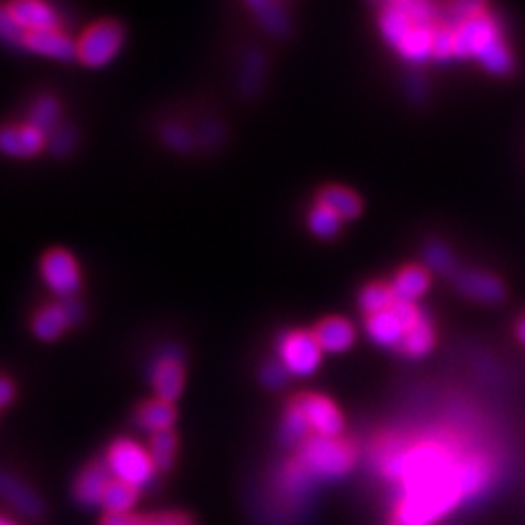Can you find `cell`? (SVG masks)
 <instances>
[{
  "mask_svg": "<svg viewBox=\"0 0 525 525\" xmlns=\"http://www.w3.org/2000/svg\"><path fill=\"white\" fill-rule=\"evenodd\" d=\"M381 475L396 484L388 525H436L493 480L484 453H458L442 440L381 455Z\"/></svg>",
  "mask_w": 525,
  "mask_h": 525,
  "instance_id": "obj_1",
  "label": "cell"
},
{
  "mask_svg": "<svg viewBox=\"0 0 525 525\" xmlns=\"http://www.w3.org/2000/svg\"><path fill=\"white\" fill-rule=\"evenodd\" d=\"M296 460L315 482L337 480V477H344L353 469L355 449L342 438H324L313 434L298 447Z\"/></svg>",
  "mask_w": 525,
  "mask_h": 525,
  "instance_id": "obj_2",
  "label": "cell"
},
{
  "mask_svg": "<svg viewBox=\"0 0 525 525\" xmlns=\"http://www.w3.org/2000/svg\"><path fill=\"white\" fill-rule=\"evenodd\" d=\"M103 462L108 466L112 480L136 486L138 490L154 482L158 473L149 449L130 438H116L105 451Z\"/></svg>",
  "mask_w": 525,
  "mask_h": 525,
  "instance_id": "obj_3",
  "label": "cell"
},
{
  "mask_svg": "<svg viewBox=\"0 0 525 525\" xmlns=\"http://www.w3.org/2000/svg\"><path fill=\"white\" fill-rule=\"evenodd\" d=\"M125 29L116 20H97L77 40V60L88 68H101L119 53Z\"/></svg>",
  "mask_w": 525,
  "mask_h": 525,
  "instance_id": "obj_4",
  "label": "cell"
},
{
  "mask_svg": "<svg viewBox=\"0 0 525 525\" xmlns=\"http://www.w3.org/2000/svg\"><path fill=\"white\" fill-rule=\"evenodd\" d=\"M322 348L313 333L289 331L278 337V361L289 375L309 377L320 366Z\"/></svg>",
  "mask_w": 525,
  "mask_h": 525,
  "instance_id": "obj_5",
  "label": "cell"
},
{
  "mask_svg": "<svg viewBox=\"0 0 525 525\" xmlns=\"http://www.w3.org/2000/svg\"><path fill=\"white\" fill-rule=\"evenodd\" d=\"M40 272L46 287H49L60 300L75 298L81 289V272L75 261V256L62 250L53 248L42 256Z\"/></svg>",
  "mask_w": 525,
  "mask_h": 525,
  "instance_id": "obj_6",
  "label": "cell"
},
{
  "mask_svg": "<svg viewBox=\"0 0 525 525\" xmlns=\"http://www.w3.org/2000/svg\"><path fill=\"white\" fill-rule=\"evenodd\" d=\"M81 315H84V307L79 305L77 298L49 302V305H42L33 313L31 329L40 340L53 342L68 329V326L77 324Z\"/></svg>",
  "mask_w": 525,
  "mask_h": 525,
  "instance_id": "obj_7",
  "label": "cell"
},
{
  "mask_svg": "<svg viewBox=\"0 0 525 525\" xmlns=\"http://www.w3.org/2000/svg\"><path fill=\"white\" fill-rule=\"evenodd\" d=\"M453 55L455 57H480L490 44L501 40L495 20L482 14L462 22L453 29Z\"/></svg>",
  "mask_w": 525,
  "mask_h": 525,
  "instance_id": "obj_8",
  "label": "cell"
},
{
  "mask_svg": "<svg viewBox=\"0 0 525 525\" xmlns=\"http://www.w3.org/2000/svg\"><path fill=\"white\" fill-rule=\"evenodd\" d=\"M294 403L300 407L305 414L309 429L315 436L324 438H337L344 429V418L337 410L335 403L320 394H300L294 399Z\"/></svg>",
  "mask_w": 525,
  "mask_h": 525,
  "instance_id": "obj_9",
  "label": "cell"
},
{
  "mask_svg": "<svg viewBox=\"0 0 525 525\" xmlns=\"http://www.w3.org/2000/svg\"><path fill=\"white\" fill-rule=\"evenodd\" d=\"M0 501L11 510H16L20 517L38 521L44 517L46 506L42 497L35 490L9 471H0Z\"/></svg>",
  "mask_w": 525,
  "mask_h": 525,
  "instance_id": "obj_10",
  "label": "cell"
},
{
  "mask_svg": "<svg viewBox=\"0 0 525 525\" xmlns=\"http://www.w3.org/2000/svg\"><path fill=\"white\" fill-rule=\"evenodd\" d=\"M184 379V361L175 350H165L151 368V385L156 390V399L173 403L184 390Z\"/></svg>",
  "mask_w": 525,
  "mask_h": 525,
  "instance_id": "obj_11",
  "label": "cell"
},
{
  "mask_svg": "<svg viewBox=\"0 0 525 525\" xmlns=\"http://www.w3.org/2000/svg\"><path fill=\"white\" fill-rule=\"evenodd\" d=\"M110 482H112V475L108 471V466H105L103 458L92 460L75 477V484H73L75 501L84 508H101L103 495L105 490H108Z\"/></svg>",
  "mask_w": 525,
  "mask_h": 525,
  "instance_id": "obj_12",
  "label": "cell"
},
{
  "mask_svg": "<svg viewBox=\"0 0 525 525\" xmlns=\"http://www.w3.org/2000/svg\"><path fill=\"white\" fill-rule=\"evenodd\" d=\"M22 49L44 57H53V60H60V62L77 60V42L70 40L62 27L25 33V38H22Z\"/></svg>",
  "mask_w": 525,
  "mask_h": 525,
  "instance_id": "obj_13",
  "label": "cell"
},
{
  "mask_svg": "<svg viewBox=\"0 0 525 525\" xmlns=\"http://www.w3.org/2000/svg\"><path fill=\"white\" fill-rule=\"evenodd\" d=\"M7 11L11 20L25 33L60 27L57 9L53 5L42 3V0H18V3H9Z\"/></svg>",
  "mask_w": 525,
  "mask_h": 525,
  "instance_id": "obj_14",
  "label": "cell"
},
{
  "mask_svg": "<svg viewBox=\"0 0 525 525\" xmlns=\"http://www.w3.org/2000/svg\"><path fill=\"white\" fill-rule=\"evenodd\" d=\"M455 287H458L460 294H464L466 298L480 302H499L506 294L499 278L475 270H466L455 276Z\"/></svg>",
  "mask_w": 525,
  "mask_h": 525,
  "instance_id": "obj_15",
  "label": "cell"
},
{
  "mask_svg": "<svg viewBox=\"0 0 525 525\" xmlns=\"http://www.w3.org/2000/svg\"><path fill=\"white\" fill-rule=\"evenodd\" d=\"M366 329L372 340H375L379 346H388V348H399L407 335V326L403 324L399 313L394 309L370 315L366 320Z\"/></svg>",
  "mask_w": 525,
  "mask_h": 525,
  "instance_id": "obj_16",
  "label": "cell"
},
{
  "mask_svg": "<svg viewBox=\"0 0 525 525\" xmlns=\"http://www.w3.org/2000/svg\"><path fill=\"white\" fill-rule=\"evenodd\" d=\"M178 410L175 405L162 399H151L140 403L134 410V420L140 429L149 431V434H158V431H167L173 427Z\"/></svg>",
  "mask_w": 525,
  "mask_h": 525,
  "instance_id": "obj_17",
  "label": "cell"
},
{
  "mask_svg": "<svg viewBox=\"0 0 525 525\" xmlns=\"http://www.w3.org/2000/svg\"><path fill=\"white\" fill-rule=\"evenodd\" d=\"M315 340H318L322 350H329V353H342L350 344L355 342V331L346 320L342 318H329L322 320L315 326Z\"/></svg>",
  "mask_w": 525,
  "mask_h": 525,
  "instance_id": "obj_18",
  "label": "cell"
},
{
  "mask_svg": "<svg viewBox=\"0 0 525 525\" xmlns=\"http://www.w3.org/2000/svg\"><path fill=\"white\" fill-rule=\"evenodd\" d=\"M379 29L383 33L385 42L394 49H399L401 42L410 35V31L414 29L412 20L407 18L405 11L399 7V3H390L381 9V16H379Z\"/></svg>",
  "mask_w": 525,
  "mask_h": 525,
  "instance_id": "obj_19",
  "label": "cell"
},
{
  "mask_svg": "<svg viewBox=\"0 0 525 525\" xmlns=\"http://www.w3.org/2000/svg\"><path fill=\"white\" fill-rule=\"evenodd\" d=\"M248 7L254 11L259 25L265 31L276 35V38H285V35L291 31V20L285 5L270 3V0H259V3H250Z\"/></svg>",
  "mask_w": 525,
  "mask_h": 525,
  "instance_id": "obj_20",
  "label": "cell"
},
{
  "mask_svg": "<svg viewBox=\"0 0 525 525\" xmlns=\"http://www.w3.org/2000/svg\"><path fill=\"white\" fill-rule=\"evenodd\" d=\"M390 287L394 291L396 300L414 302L429 289V274L423 270V267H416V265L405 267L403 272L396 274L394 283Z\"/></svg>",
  "mask_w": 525,
  "mask_h": 525,
  "instance_id": "obj_21",
  "label": "cell"
},
{
  "mask_svg": "<svg viewBox=\"0 0 525 525\" xmlns=\"http://www.w3.org/2000/svg\"><path fill=\"white\" fill-rule=\"evenodd\" d=\"M138 499H140V490L136 486L112 480L103 495L101 508L105 510V515H130L134 506L138 504Z\"/></svg>",
  "mask_w": 525,
  "mask_h": 525,
  "instance_id": "obj_22",
  "label": "cell"
},
{
  "mask_svg": "<svg viewBox=\"0 0 525 525\" xmlns=\"http://www.w3.org/2000/svg\"><path fill=\"white\" fill-rule=\"evenodd\" d=\"M340 219H355L361 213V200L344 186H326L320 193V202Z\"/></svg>",
  "mask_w": 525,
  "mask_h": 525,
  "instance_id": "obj_23",
  "label": "cell"
},
{
  "mask_svg": "<svg viewBox=\"0 0 525 525\" xmlns=\"http://www.w3.org/2000/svg\"><path fill=\"white\" fill-rule=\"evenodd\" d=\"M309 423L300 407L291 401V405L285 410L283 425H280V445L287 449H298L302 442L309 438Z\"/></svg>",
  "mask_w": 525,
  "mask_h": 525,
  "instance_id": "obj_24",
  "label": "cell"
},
{
  "mask_svg": "<svg viewBox=\"0 0 525 525\" xmlns=\"http://www.w3.org/2000/svg\"><path fill=\"white\" fill-rule=\"evenodd\" d=\"M434 31L436 29L414 27L396 51H399L401 57H405V60L412 64L427 62L429 57H434Z\"/></svg>",
  "mask_w": 525,
  "mask_h": 525,
  "instance_id": "obj_25",
  "label": "cell"
},
{
  "mask_svg": "<svg viewBox=\"0 0 525 525\" xmlns=\"http://www.w3.org/2000/svg\"><path fill=\"white\" fill-rule=\"evenodd\" d=\"M149 455L154 460L158 473H167L175 464V453H178V434L173 429L158 431L149 438Z\"/></svg>",
  "mask_w": 525,
  "mask_h": 525,
  "instance_id": "obj_26",
  "label": "cell"
},
{
  "mask_svg": "<svg viewBox=\"0 0 525 525\" xmlns=\"http://www.w3.org/2000/svg\"><path fill=\"white\" fill-rule=\"evenodd\" d=\"M60 116H62V105L51 95H42L33 101L29 123L35 127H40L42 132L51 134L60 127Z\"/></svg>",
  "mask_w": 525,
  "mask_h": 525,
  "instance_id": "obj_27",
  "label": "cell"
},
{
  "mask_svg": "<svg viewBox=\"0 0 525 525\" xmlns=\"http://www.w3.org/2000/svg\"><path fill=\"white\" fill-rule=\"evenodd\" d=\"M394 302H396L394 291L390 285H385V283H372L361 289V294H359V307L368 315V318L370 315H377V313L392 309Z\"/></svg>",
  "mask_w": 525,
  "mask_h": 525,
  "instance_id": "obj_28",
  "label": "cell"
},
{
  "mask_svg": "<svg viewBox=\"0 0 525 525\" xmlns=\"http://www.w3.org/2000/svg\"><path fill=\"white\" fill-rule=\"evenodd\" d=\"M434 326H431V320L427 318L425 322H420L414 326L412 331H407L403 344L399 346L407 357H423L427 355L431 346H434Z\"/></svg>",
  "mask_w": 525,
  "mask_h": 525,
  "instance_id": "obj_29",
  "label": "cell"
},
{
  "mask_svg": "<svg viewBox=\"0 0 525 525\" xmlns=\"http://www.w3.org/2000/svg\"><path fill=\"white\" fill-rule=\"evenodd\" d=\"M309 228L315 237L333 239L335 235H340L342 219L337 217L333 210L318 204V206H313V210L309 213Z\"/></svg>",
  "mask_w": 525,
  "mask_h": 525,
  "instance_id": "obj_30",
  "label": "cell"
},
{
  "mask_svg": "<svg viewBox=\"0 0 525 525\" xmlns=\"http://www.w3.org/2000/svg\"><path fill=\"white\" fill-rule=\"evenodd\" d=\"M477 60H480L488 73H493V75H506V73H510V68H512V57L506 49V44L501 40L490 44L488 49L482 51V55L477 57Z\"/></svg>",
  "mask_w": 525,
  "mask_h": 525,
  "instance_id": "obj_31",
  "label": "cell"
},
{
  "mask_svg": "<svg viewBox=\"0 0 525 525\" xmlns=\"http://www.w3.org/2000/svg\"><path fill=\"white\" fill-rule=\"evenodd\" d=\"M423 256L429 270H434L436 274L449 276L455 272V256L445 243H429Z\"/></svg>",
  "mask_w": 525,
  "mask_h": 525,
  "instance_id": "obj_32",
  "label": "cell"
},
{
  "mask_svg": "<svg viewBox=\"0 0 525 525\" xmlns=\"http://www.w3.org/2000/svg\"><path fill=\"white\" fill-rule=\"evenodd\" d=\"M263 68H265V60L259 53H252L248 55V60H245V73H243V92H254L259 88L261 79H263Z\"/></svg>",
  "mask_w": 525,
  "mask_h": 525,
  "instance_id": "obj_33",
  "label": "cell"
},
{
  "mask_svg": "<svg viewBox=\"0 0 525 525\" xmlns=\"http://www.w3.org/2000/svg\"><path fill=\"white\" fill-rule=\"evenodd\" d=\"M0 154L9 158H25V154H22L18 125H0Z\"/></svg>",
  "mask_w": 525,
  "mask_h": 525,
  "instance_id": "obj_34",
  "label": "cell"
},
{
  "mask_svg": "<svg viewBox=\"0 0 525 525\" xmlns=\"http://www.w3.org/2000/svg\"><path fill=\"white\" fill-rule=\"evenodd\" d=\"M22 38H25V31L11 20L7 5H0V40L14 46H22Z\"/></svg>",
  "mask_w": 525,
  "mask_h": 525,
  "instance_id": "obj_35",
  "label": "cell"
},
{
  "mask_svg": "<svg viewBox=\"0 0 525 525\" xmlns=\"http://www.w3.org/2000/svg\"><path fill=\"white\" fill-rule=\"evenodd\" d=\"M453 29L449 27H436L434 31V57L440 62L451 60L453 55Z\"/></svg>",
  "mask_w": 525,
  "mask_h": 525,
  "instance_id": "obj_36",
  "label": "cell"
},
{
  "mask_svg": "<svg viewBox=\"0 0 525 525\" xmlns=\"http://www.w3.org/2000/svg\"><path fill=\"white\" fill-rule=\"evenodd\" d=\"M49 145L57 156H68L75 147V132L66 125H60L55 132L49 134Z\"/></svg>",
  "mask_w": 525,
  "mask_h": 525,
  "instance_id": "obj_37",
  "label": "cell"
},
{
  "mask_svg": "<svg viewBox=\"0 0 525 525\" xmlns=\"http://www.w3.org/2000/svg\"><path fill=\"white\" fill-rule=\"evenodd\" d=\"M162 138H165V143L175 151H189L193 147V138L182 125L165 127V130H162Z\"/></svg>",
  "mask_w": 525,
  "mask_h": 525,
  "instance_id": "obj_38",
  "label": "cell"
},
{
  "mask_svg": "<svg viewBox=\"0 0 525 525\" xmlns=\"http://www.w3.org/2000/svg\"><path fill=\"white\" fill-rule=\"evenodd\" d=\"M287 377H289V372L285 370L283 364H280V361H270V364H265V368L261 370V381L265 388H270V390L283 388Z\"/></svg>",
  "mask_w": 525,
  "mask_h": 525,
  "instance_id": "obj_39",
  "label": "cell"
},
{
  "mask_svg": "<svg viewBox=\"0 0 525 525\" xmlns=\"http://www.w3.org/2000/svg\"><path fill=\"white\" fill-rule=\"evenodd\" d=\"M449 14L455 22H458V25H462V22H466V20L482 16L484 5L482 3H455L449 7Z\"/></svg>",
  "mask_w": 525,
  "mask_h": 525,
  "instance_id": "obj_40",
  "label": "cell"
},
{
  "mask_svg": "<svg viewBox=\"0 0 525 525\" xmlns=\"http://www.w3.org/2000/svg\"><path fill=\"white\" fill-rule=\"evenodd\" d=\"M101 525H151V517L145 515H105L101 519Z\"/></svg>",
  "mask_w": 525,
  "mask_h": 525,
  "instance_id": "obj_41",
  "label": "cell"
},
{
  "mask_svg": "<svg viewBox=\"0 0 525 525\" xmlns=\"http://www.w3.org/2000/svg\"><path fill=\"white\" fill-rule=\"evenodd\" d=\"M517 335H519V340L525 344V318L517 324Z\"/></svg>",
  "mask_w": 525,
  "mask_h": 525,
  "instance_id": "obj_42",
  "label": "cell"
},
{
  "mask_svg": "<svg viewBox=\"0 0 525 525\" xmlns=\"http://www.w3.org/2000/svg\"><path fill=\"white\" fill-rule=\"evenodd\" d=\"M0 525H18L16 521H11V519H7V517H3V515H0Z\"/></svg>",
  "mask_w": 525,
  "mask_h": 525,
  "instance_id": "obj_43",
  "label": "cell"
},
{
  "mask_svg": "<svg viewBox=\"0 0 525 525\" xmlns=\"http://www.w3.org/2000/svg\"><path fill=\"white\" fill-rule=\"evenodd\" d=\"M0 407H3V405H0Z\"/></svg>",
  "mask_w": 525,
  "mask_h": 525,
  "instance_id": "obj_44",
  "label": "cell"
}]
</instances>
